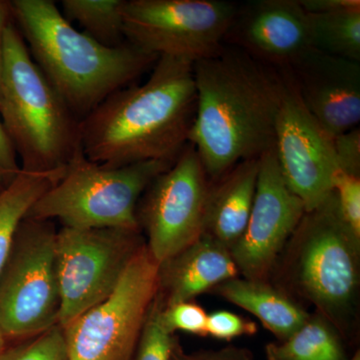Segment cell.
Returning a JSON list of instances; mask_svg holds the SVG:
<instances>
[{"label": "cell", "instance_id": "obj_1", "mask_svg": "<svg viewBox=\"0 0 360 360\" xmlns=\"http://www.w3.org/2000/svg\"><path fill=\"white\" fill-rule=\"evenodd\" d=\"M195 115L188 142L210 181L274 148L285 90L283 71L224 45L193 63Z\"/></svg>", "mask_w": 360, "mask_h": 360}, {"label": "cell", "instance_id": "obj_2", "mask_svg": "<svg viewBox=\"0 0 360 360\" xmlns=\"http://www.w3.org/2000/svg\"><path fill=\"white\" fill-rule=\"evenodd\" d=\"M195 108L193 63L160 56L146 82L117 90L85 116L80 146L108 167L174 162L188 143Z\"/></svg>", "mask_w": 360, "mask_h": 360}, {"label": "cell", "instance_id": "obj_3", "mask_svg": "<svg viewBox=\"0 0 360 360\" xmlns=\"http://www.w3.org/2000/svg\"><path fill=\"white\" fill-rule=\"evenodd\" d=\"M11 7L33 61L79 122L158 61L129 42L115 49L98 44L75 30L52 0H13Z\"/></svg>", "mask_w": 360, "mask_h": 360}, {"label": "cell", "instance_id": "obj_4", "mask_svg": "<svg viewBox=\"0 0 360 360\" xmlns=\"http://www.w3.org/2000/svg\"><path fill=\"white\" fill-rule=\"evenodd\" d=\"M0 118L30 174L65 172L80 146L79 120L33 61L13 21L4 34Z\"/></svg>", "mask_w": 360, "mask_h": 360}, {"label": "cell", "instance_id": "obj_5", "mask_svg": "<svg viewBox=\"0 0 360 360\" xmlns=\"http://www.w3.org/2000/svg\"><path fill=\"white\" fill-rule=\"evenodd\" d=\"M286 277L338 333H347L360 284V238L345 222L335 193L307 212L288 245Z\"/></svg>", "mask_w": 360, "mask_h": 360}, {"label": "cell", "instance_id": "obj_6", "mask_svg": "<svg viewBox=\"0 0 360 360\" xmlns=\"http://www.w3.org/2000/svg\"><path fill=\"white\" fill-rule=\"evenodd\" d=\"M172 163L150 160L108 167L89 160L80 148L63 176L37 201L25 219H58L72 229L141 231L136 217L139 200L151 181Z\"/></svg>", "mask_w": 360, "mask_h": 360}, {"label": "cell", "instance_id": "obj_7", "mask_svg": "<svg viewBox=\"0 0 360 360\" xmlns=\"http://www.w3.org/2000/svg\"><path fill=\"white\" fill-rule=\"evenodd\" d=\"M56 233L51 220L21 222L0 270V329L8 340H25L58 326Z\"/></svg>", "mask_w": 360, "mask_h": 360}, {"label": "cell", "instance_id": "obj_8", "mask_svg": "<svg viewBox=\"0 0 360 360\" xmlns=\"http://www.w3.org/2000/svg\"><path fill=\"white\" fill-rule=\"evenodd\" d=\"M158 272L146 243L115 291L63 326L68 360H132L158 292Z\"/></svg>", "mask_w": 360, "mask_h": 360}, {"label": "cell", "instance_id": "obj_9", "mask_svg": "<svg viewBox=\"0 0 360 360\" xmlns=\"http://www.w3.org/2000/svg\"><path fill=\"white\" fill-rule=\"evenodd\" d=\"M236 9L224 0H125V39L146 53L193 65L224 49Z\"/></svg>", "mask_w": 360, "mask_h": 360}, {"label": "cell", "instance_id": "obj_10", "mask_svg": "<svg viewBox=\"0 0 360 360\" xmlns=\"http://www.w3.org/2000/svg\"><path fill=\"white\" fill-rule=\"evenodd\" d=\"M146 243L141 231L61 227L56 239L58 326L63 328L106 300Z\"/></svg>", "mask_w": 360, "mask_h": 360}, {"label": "cell", "instance_id": "obj_11", "mask_svg": "<svg viewBox=\"0 0 360 360\" xmlns=\"http://www.w3.org/2000/svg\"><path fill=\"white\" fill-rule=\"evenodd\" d=\"M210 180L193 144L151 181L137 205L136 217L158 264L202 236Z\"/></svg>", "mask_w": 360, "mask_h": 360}, {"label": "cell", "instance_id": "obj_12", "mask_svg": "<svg viewBox=\"0 0 360 360\" xmlns=\"http://www.w3.org/2000/svg\"><path fill=\"white\" fill-rule=\"evenodd\" d=\"M281 71L285 90L277 116L274 151L286 184L309 212L333 193L338 170L335 144L303 105L288 73Z\"/></svg>", "mask_w": 360, "mask_h": 360}, {"label": "cell", "instance_id": "obj_13", "mask_svg": "<svg viewBox=\"0 0 360 360\" xmlns=\"http://www.w3.org/2000/svg\"><path fill=\"white\" fill-rule=\"evenodd\" d=\"M307 212L286 184L274 148L259 158L257 191L245 232L231 248L239 274L266 281Z\"/></svg>", "mask_w": 360, "mask_h": 360}, {"label": "cell", "instance_id": "obj_14", "mask_svg": "<svg viewBox=\"0 0 360 360\" xmlns=\"http://www.w3.org/2000/svg\"><path fill=\"white\" fill-rule=\"evenodd\" d=\"M224 45L283 70L312 49L309 16L300 0H255L238 6Z\"/></svg>", "mask_w": 360, "mask_h": 360}, {"label": "cell", "instance_id": "obj_15", "mask_svg": "<svg viewBox=\"0 0 360 360\" xmlns=\"http://www.w3.org/2000/svg\"><path fill=\"white\" fill-rule=\"evenodd\" d=\"M283 70L304 108L329 135L359 127L360 63L311 49Z\"/></svg>", "mask_w": 360, "mask_h": 360}, {"label": "cell", "instance_id": "obj_16", "mask_svg": "<svg viewBox=\"0 0 360 360\" xmlns=\"http://www.w3.org/2000/svg\"><path fill=\"white\" fill-rule=\"evenodd\" d=\"M238 274L229 248L202 234L160 264L158 296L163 307L191 302L224 281L238 277Z\"/></svg>", "mask_w": 360, "mask_h": 360}, {"label": "cell", "instance_id": "obj_17", "mask_svg": "<svg viewBox=\"0 0 360 360\" xmlns=\"http://www.w3.org/2000/svg\"><path fill=\"white\" fill-rule=\"evenodd\" d=\"M259 158L241 161L214 181L206 200L203 233L229 250L248 225L255 191Z\"/></svg>", "mask_w": 360, "mask_h": 360}, {"label": "cell", "instance_id": "obj_18", "mask_svg": "<svg viewBox=\"0 0 360 360\" xmlns=\"http://www.w3.org/2000/svg\"><path fill=\"white\" fill-rule=\"evenodd\" d=\"M210 292L255 315L279 341L290 338L310 316L283 290L270 285L266 281L236 277Z\"/></svg>", "mask_w": 360, "mask_h": 360}, {"label": "cell", "instance_id": "obj_19", "mask_svg": "<svg viewBox=\"0 0 360 360\" xmlns=\"http://www.w3.org/2000/svg\"><path fill=\"white\" fill-rule=\"evenodd\" d=\"M30 174L20 169L0 193V270L6 264L21 222L37 201L65 174Z\"/></svg>", "mask_w": 360, "mask_h": 360}, {"label": "cell", "instance_id": "obj_20", "mask_svg": "<svg viewBox=\"0 0 360 360\" xmlns=\"http://www.w3.org/2000/svg\"><path fill=\"white\" fill-rule=\"evenodd\" d=\"M267 360H348L340 333L322 315H310L290 338L265 347Z\"/></svg>", "mask_w": 360, "mask_h": 360}, {"label": "cell", "instance_id": "obj_21", "mask_svg": "<svg viewBox=\"0 0 360 360\" xmlns=\"http://www.w3.org/2000/svg\"><path fill=\"white\" fill-rule=\"evenodd\" d=\"M307 16L312 49L360 63L359 0L342 8Z\"/></svg>", "mask_w": 360, "mask_h": 360}, {"label": "cell", "instance_id": "obj_22", "mask_svg": "<svg viewBox=\"0 0 360 360\" xmlns=\"http://www.w3.org/2000/svg\"><path fill=\"white\" fill-rule=\"evenodd\" d=\"M125 0H63V15L82 32L106 47L127 44L123 23Z\"/></svg>", "mask_w": 360, "mask_h": 360}, {"label": "cell", "instance_id": "obj_23", "mask_svg": "<svg viewBox=\"0 0 360 360\" xmlns=\"http://www.w3.org/2000/svg\"><path fill=\"white\" fill-rule=\"evenodd\" d=\"M161 304L158 295L142 328L132 360H172L176 336L170 333L161 322Z\"/></svg>", "mask_w": 360, "mask_h": 360}, {"label": "cell", "instance_id": "obj_24", "mask_svg": "<svg viewBox=\"0 0 360 360\" xmlns=\"http://www.w3.org/2000/svg\"><path fill=\"white\" fill-rule=\"evenodd\" d=\"M0 360H68L63 328L47 329L39 335L7 345Z\"/></svg>", "mask_w": 360, "mask_h": 360}, {"label": "cell", "instance_id": "obj_25", "mask_svg": "<svg viewBox=\"0 0 360 360\" xmlns=\"http://www.w3.org/2000/svg\"><path fill=\"white\" fill-rule=\"evenodd\" d=\"M160 319L163 326L172 335L184 331L193 335L207 336L208 314L198 303L184 302L165 307L162 305Z\"/></svg>", "mask_w": 360, "mask_h": 360}, {"label": "cell", "instance_id": "obj_26", "mask_svg": "<svg viewBox=\"0 0 360 360\" xmlns=\"http://www.w3.org/2000/svg\"><path fill=\"white\" fill-rule=\"evenodd\" d=\"M333 191L341 214L360 238V176L338 169L333 179Z\"/></svg>", "mask_w": 360, "mask_h": 360}, {"label": "cell", "instance_id": "obj_27", "mask_svg": "<svg viewBox=\"0 0 360 360\" xmlns=\"http://www.w3.org/2000/svg\"><path fill=\"white\" fill-rule=\"evenodd\" d=\"M257 333V323L240 315L225 310L208 315L207 335L217 340L229 341L239 336L253 335Z\"/></svg>", "mask_w": 360, "mask_h": 360}, {"label": "cell", "instance_id": "obj_28", "mask_svg": "<svg viewBox=\"0 0 360 360\" xmlns=\"http://www.w3.org/2000/svg\"><path fill=\"white\" fill-rule=\"evenodd\" d=\"M338 169L360 176V130L359 127L333 137Z\"/></svg>", "mask_w": 360, "mask_h": 360}, {"label": "cell", "instance_id": "obj_29", "mask_svg": "<svg viewBox=\"0 0 360 360\" xmlns=\"http://www.w3.org/2000/svg\"><path fill=\"white\" fill-rule=\"evenodd\" d=\"M172 360H253V354L248 348L233 345L217 350L186 352L176 338L172 349Z\"/></svg>", "mask_w": 360, "mask_h": 360}, {"label": "cell", "instance_id": "obj_30", "mask_svg": "<svg viewBox=\"0 0 360 360\" xmlns=\"http://www.w3.org/2000/svg\"><path fill=\"white\" fill-rule=\"evenodd\" d=\"M0 170L13 175L20 172L18 155L11 139L7 136L1 118H0Z\"/></svg>", "mask_w": 360, "mask_h": 360}, {"label": "cell", "instance_id": "obj_31", "mask_svg": "<svg viewBox=\"0 0 360 360\" xmlns=\"http://www.w3.org/2000/svg\"><path fill=\"white\" fill-rule=\"evenodd\" d=\"M13 18L11 13V2L0 0V90L2 84V73H4V34L7 25L11 22Z\"/></svg>", "mask_w": 360, "mask_h": 360}, {"label": "cell", "instance_id": "obj_32", "mask_svg": "<svg viewBox=\"0 0 360 360\" xmlns=\"http://www.w3.org/2000/svg\"><path fill=\"white\" fill-rule=\"evenodd\" d=\"M16 175L18 174L13 175L7 174V172L0 170V193H1V191H4V189L6 188L11 181H13V179L16 176Z\"/></svg>", "mask_w": 360, "mask_h": 360}, {"label": "cell", "instance_id": "obj_33", "mask_svg": "<svg viewBox=\"0 0 360 360\" xmlns=\"http://www.w3.org/2000/svg\"><path fill=\"white\" fill-rule=\"evenodd\" d=\"M7 345H8V340H7L6 335H4L1 329H0V354L4 352V350L6 349Z\"/></svg>", "mask_w": 360, "mask_h": 360}, {"label": "cell", "instance_id": "obj_34", "mask_svg": "<svg viewBox=\"0 0 360 360\" xmlns=\"http://www.w3.org/2000/svg\"><path fill=\"white\" fill-rule=\"evenodd\" d=\"M348 360H360V352L359 350H357L356 352L354 354V356L352 357V359H349Z\"/></svg>", "mask_w": 360, "mask_h": 360}]
</instances>
